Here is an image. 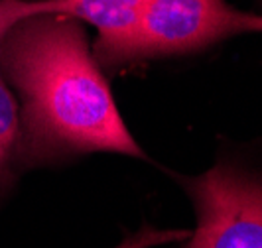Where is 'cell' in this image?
<instances>
[{
  "instance_id": "obj_2",
  "label": "cell",
  "mask_w": 262,
  "mask_h": 248,
  "mask_svg": "<svg viewBox=\"0 0 262 248\" xmlns=\"http://www.w3.org/2000/svg\"><path fill=\"white\" fill-rule=\"evenodd\" d=\"M178 183L197 222L184 248H262V170L229 156Z\"/></svg>"
},
{
  "instance_id": "obj_1",
  "label": "cell",
  "mask_w": 262,
  "mask_h": 248,
  "mask_svg": "<svg viewBox=\"0 0 262 248\" xmlns=\"http://www.w3.org/2000/svg\"><path fill=\"white\" fill-rule=\"evenodd\" d=\"M0 73L18 101L24 171L97 152L150 162L120 117L83 22L67 16L16 22L0 36Z\"/></svg>"
},
{
  "instance_id": "obj_3",
  "label": "cell",
  "mask_w": 262,
  "mask_h": 248,
  "mask_svg": "<svg viewBox=\"0 0 262 248\" xmlns=\"http://www.w3.org/2000/svg\"><path fill=\"white\" fill-rule=\"evenodd\" d=\"M241 34H262V12L238 10L227 0H146L128 67L203 52Z\"/></svg>"
},
{
  "instance_id": "obj_7",
  "label": "cell",
  "mask_w": 262,
  "mask_h": 248,
  "mask_svg": "<svg viewBox=\"0 0 262 248\" xmlns=\"http://www.w3.org/2000/svg\"><path fill=\"white\" fill-rule=\"evenodd\" d=\"M258 2H260V4H262V0H258Z\"/></svg>"
},
{
  "instance_id": "obj_4",
  "label": "cell",
  "mask_w": 262,
  "mask_h": 248,
  "mask_svg": "<svg viewBox=\"0 0 262 248\" xmlns=\"http://www.w3.org/2000/svg\"><path fill=\"white\" fill-rule=\"evenodd\" d=\"M146 0H0V36L20 20L67 16L97 30L93 55L103 71L128 67L134 32Z\"/></svg>"
},
{
  "instance_id": "obj_5",
  "label": "cell",
  "mask_w": 262,
  "mask_h": 248,
  "mask_svg": "<svg viewBox=\"0 0 262 248\" xmlns=\"http://www.w3.org/2000/svg\"><path fill=\"white\" fill-rule=\"evenodd\" d=\"M22 173L18 101L0 73V203L8 197Z\"/></svg>"
},
{
  "instance_id": "obj_6",
  "label": "cell",
  "mask_w": 262,
  "mask_h": 248,
  "mask_svg": "<svg viewBox=\"0 0 262 248\" xmlns=\"http://www.w3.org/2000/svg\"><path fill=\"white\" fill-rule=\"evenodd\" d=\"M191 231L187 229H156L144 224L136 233L126 235L117 246L113 248H156L170 242H184Z\"/></svg>"
}]
</instances>
